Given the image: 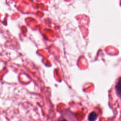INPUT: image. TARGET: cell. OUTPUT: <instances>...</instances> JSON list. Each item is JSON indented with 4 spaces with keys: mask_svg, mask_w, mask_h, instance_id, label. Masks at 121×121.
<instances>
[{
    "mask_svg": "<svg viewBox=\"0 0 121 121\" xmlns=\"http://www.w3.org/2000/svg\"><path fill=\"white\" fill-rule=\"evenodd\" d=\"M115 89L118 94H121V78L118 80V82L115 86Z\"/></svg>",
    "mask_w": 121,
    "mask_h": 121,
    "instance_id": "obj_2",
    "label": "cell"
},
{
    "mask_svg": "<svg viewBox=\"0 0 121 121\" xmlns=\"http://www.w3.org/2000/svg\"><path fill=\"white\" fill-rule=\"evenodd\" d=\"M98 118V115L95 112H91L89 116L88 119L90 121H95Z\"/></svg>",
    "mask_w": 121,
    "mask_h": 121,
    "instance_id": "obj_1",
    "label": "cell"
},
{
    "mask_svg": "<svg viewBox=\"0 0 121 121\" xmlns=\"http://www.w3.org/2000/svg\"><path fill=\"white\" fill-rule=\"evenodd\" d=\"M56 121H69L67 119H66L65 117H62V116L59 117Z\"/></svg>",
    "mask_w": 121,
    "mask_h": 121,
    "instance_id": "obj_3",
    "label": "cell"
}]
</instances>
